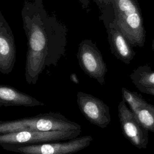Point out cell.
<instances>
[{"mask_svg":"<svg viewBox=\"0 0 154 154\" xmlns=\"http://www.w3.org/2000/svg\"><path fill=\"white\" fill-rule=\"evenodd\" d=\"M21 16L28 46L25 80L35 84L46 67L56 66L65 55L67 29L48 12L42 0H24Z\"/></svg>","mask_w":154,"mask_h":154,"instance_id":"1","label":"cell"},{"mask_svg":"<svg viewBox=\"0 0 154 154\" xmlns=\"http://www.w3.org/2000/svg\"><path fill=\"white\" fill-rule=\"evenodd\" d=\"M72 130H81V126L65 116L52 111L19 119L0 120V134L19 131Z\"/></svg>","mask_w":154,"mask_h":154,"instance_id":"2","label":"cell"},{"mask_svg":"<svg viewBox=\"0 0 154 154\" xmlns=\"http://www.w3.org/2000/svg\"><path fill=\"white\" fill-rule=\"evenodd\" d=\"M117 25L132 46L143 47L146 40L141 11L137 0H111Z\"/></svg>","mask_w":154,"mask_h":154,"instance_id":"3","label":"cell"},{"mask_svg":"<svg viewBox=\"0 0 154 154\" xmlns=\"http://www.w3.org/2000/svg\"><path fill=\"white\" fill-rule=\"evenodd\" d=\"M93 140L90 135L76 137L67 141L29 145L2 144L5 150L20 154H73L88 146Z\"/></svg>","mask_w":154,"mask_h":154,"instance_id":"4","label":"cell"},{"mask_svg":"<svg viewBox=\"0 0 154 154\" xmlns=\"http://www.w3.org/2000/svg\"><path fill=\"white\" fill-rule=\"evenodd\" d=\"M81 130L54 131H19L0 134V146L2 144L29 145L49 142L67 141L76 138Z\"/></svg>","mask_w":154,"mask_h":154,"instance_id":"5","label":"cell"},{"mask_svg":"<svg viewBox=\"0 0 154 154\" xmlns=\"http://www.w3.org/2000/svg\"><path fill=\"white\" fill-rule=\"evenodd\" d=\"M76 57L80 67L86 75L101 85L105 84L107 67L96 44L91 40H83L79 45Z\"/></svg>","mask_w":154,"mask_h":154,"instance_id":"6","label":"cell"},{"mask_svg":"<svg viewBox=\"0 0 154 154\" xmlns=\"http://www.w3.org/2000/svg\"><path fill=\"white\" fill-rule=\"evenodd\" d=\"M76 102L82 114L91 123L105 128L110 122L109 108L100 99L90 94L78 91Z\"/></svg>","mask_w":154,"mask_h":154,"instance_id":"7","label":"cell"},{"mask_svg":"<svg viewBox=\"0 0 154 154\" xmlns=\"http://www.w3.org/2000/svg\"><path fill=\"white\" fill-rule=\"evenodd\" d=\"M16 59V47L12 30L0 10V72L9 74Z\"/></svg>","mask_w":154,"mask_h":154,"instance_id":"8","label":"cell"},{"mask_svg":"<svg viewBox=\"0 0 154 154\" xmlns=\"http://www.w3.org/2000/svg\"><path fill=\"white\" fill-rule=\"evenodd\" d=\"M123 100L128 103L131 110L141 126L154 131V106L147 103L140 96L122 88Z\"/></svg>","mask_w":154,"mask_h":154,"instance_id":"9","label":"cell"},{"mask_svg":"<svg viewBox=\"0 0 154 154\" xmlns=\"http://www.w3.org/2000/svg\"><path fill=\"white\" fill-rule=\"evenodd\" d=\"M119 116L125 136L135 146L141 147L144 144V137L141 126L123 99L119 105Z\"/></svg>","mask_w":154,"mask_h":154,"instance_id":"10","label":"cell"},{"mask_svg":"<svg viewBox=\"0 0 154 154\" xmlns=\"http://www.w3.org/2000/svg\"><path fill=\"white\" fill-rule=\"evenodd\" d=\"M107 32L112 53L124 63L129 64L135 55L132 45L113 21L108 23Z\"/></svg>","mask_w":154,"mask_h":154,"instance_id":"11","label":"cell"},{"mask_svg":"<svg viewBox=\"0 0 154 154\" xmlns=\"http://www.w3.org/2000/svg\"><path fill=\"white\" fill-rule=\"evenodd\" d=\"M45 103L16 88L0 84V107L43 106Z\"/></svg>","mask_w":154,"mask_h":154,"instance_id":"12","label":"cell"},{"mask_svg":"<svg viewBox=\"0 0 154 154\" xmlns=\"http://www.w3.org/2000/svg\"><path fill=\"white\" fill-rule=\"evenodd\" d=\"M130 78L138 88H154V71L148 65L141 66L135 70Z\"/></svg>","mask_w":154,"mask_h":154,"instance_id":"13","label":"cell"},{"mask_svg":"<svg viewBox=\"0 0 154 154\" xmlns=\"http://www.w3.org/2000/svg\"><path fill=\"white\" fill-rule=\"evenodd\" d=\"M96 4L98 5L100 10L102 11L106 6L109 4H111V0H94Z\"/></svg>","mask_w":154,"mask_h":154,"instance_id":"14","label":"cell"},{"mask_svg":"<svg viewBox=\"0 0 154 154\" xmlns=\"http://www.w3.org/2000/svg\"><path fill=\"white\" fill-rule=\"evenodd\" d=\"M81 4L83 9L88 10L90 4V0H78Z\"/></svg>","mask_w":154,"mask_h":154,"instance_id":"15","label":"cell"},{"mask_svg":"<svg viewBox=\"0 0 154 154\" xmlns=\"http://www.w3.org/2000/svg\"><path fill=\"white\" fill-rule=\"evenodd\" d=\"M140 90H141V91L146 93L147 94H149L151 95L154 96V88H140Z\"/></svg>","mask_w":154,"mask_h":154,"instance_id":"16","label":"cell"},{"mask_svg":"<svg viewBox=\"0 0 154 154\" xmlns=\"http://www.w3.org/2000/svg\"><path fill=\"white\" fill-rule=\"evenodd\" d=\"M152 48L153 50L154 51V39H153V40H152Z\"/></svg>","mask_w":154,"mask_h":154,"instance_id":"17","label":"cell"}]
</instances>
